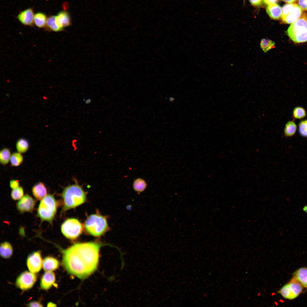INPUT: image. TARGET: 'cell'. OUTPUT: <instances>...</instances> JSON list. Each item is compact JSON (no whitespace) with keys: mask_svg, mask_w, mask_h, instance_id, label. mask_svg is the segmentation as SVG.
<instances>
[{"mask_svg":"<svg viewBox=\"0 0 307 307\" xmlns=\"http://www.w3.org/2000/svg\"><path fill=\"white\" fill-rule=\"evenodd\" d=\"M103 245L98 242H82L62 250V265L69 273L80 279L86 278L97 269Z\"/></svg>","mask_w":307,"mask_h":307,"instance_id":"1","label":"cell"},{"mask_svg":"<svg viewBox=\"0 0 307 307\" xmlns=\"http://www.w3.org/2000/svg\"><path fill=\"white\" fill-rule=\"evenodd\" d=\"M61 196L63 211L74 208L86 201V193L82 187L77 183L69 185L63 189Z\"/></svg>","mask_w":307,"mask_h":307,"instance_id":"2","label":"cell"},{"mask_svg":"<svg viewBox=\"0 0 307 307\" xmlns=\"http://www.w3.org/2000/svg\"><path fill=\"white\" fill-rule=\"evenodd\" d=\"M58 205V201L53 194H47L41 200L37 209V216L42 221L52 223L56 213Z\"/></svg>","mask_w":307,"mask_h":307,"instance_id":"3","label":"cell"},{"mask_svg":"<svg viewBox=\"0 0 307 307\" xmlns=\"http://www.w3.org/2000/svg\"><path fill=\"white\" fill-rule=\"evenodd\" d=\"M286 33L295 43L307 41V14L303 13L298 19L291 24Z\"/></svg>","mask_w":307,"mask_h":307,"instance_id":"4","label":"cell"},{"mask_svg":"<svg viewBox=\"0 0 307 307\" xmlns=\"http://www.w3.org/2000/svg\"><path fill=\"white\" fill-rule=\"evenodd\" d=\"M84 227L88 234L95 237L102 236L109 229L106 218L97 214L91 215L87 218Z\"/></svg>","mask_w":307,"mask_h":307,"instance_id":"5","label":"cell"},{"mask_svg":"<svg viewBox=\"0 0 307 307\" xmlns=\"http://www.w3.org/2000/svg\"><path fill=\"white\" fill-rule=\"evenodd\" d=\"M61 230L62 234L67 238L74 240L77 238L81 234L83 226L77 219L69 218L62 223Z\"/></svg>","mask_w":307,"mask_h":307,"instance_id":"6","label":"cell"},{"mask_svg":"<svg viewBox=\"0 0 307 307\" xmlns=\"http://www.w3.org/2000/svg\"><path fill=\"white\" fill-rule=\"evenodd\" d=\"M303 287L293 279L283 286L277 293L285 298L293 300L297 297L302 292Z\"/></svg>","mask_w":307,"mask_h":307,"instance_id":"7","label":"cell"},{"mask_svg":"<svg viewBox=\"0 0 307 307\" xmlns=\"http://www.w3.org/2000/svg\"><path fill=\"white\" fill-rule=\"evenodd\" d=\"M35 273L25 271L21 273L17 278L16 284L19 289L26 291L31 289L37 280Z\"/></svg>","mask_w":307,"mask_h":307,"instance_id":"8","label":"cell"},{"mask_svg":"<svg viewBox=\"0 0 307 307\" xmlns=\"http://www.w3.org/2000/svg\"><path fill=\"white\" fill-rule=\"evenodd\" d=\"M43 261L40 251L34 252L28 257L27 267L30 272L34 273L39 272L42 267Z\"/></svg>","mask_w":307,"mask_h":307,"instance_id":"9","label":"cell"},{"mask_svg":"<svg viewBox=\"0 0 307 307\" xmlns=\"http://www.w3.org/2000/svg\"><path fill=\"white\" fill-rule=\"evenodd\" d=\"M36 200L31 196L26 194L16 204L18 211L21 213L32 212L34 209Z\"/></svg>","mask_w":307,"mask_h":307,"instance_id":"10","label":"cell"},{"mask_svg":"<svg viewBox=\"0 0 307 307\" xmlns=\"http://www.w3.org/2000/svg\"><path fill=\"white\" fill-rule=\"evenodd\" d=\"M302 10L297 4L285 15L281 17L282 22L286 24H292L298 19L302 14Z\"/></svg>","mask_w":307,"mask_h":307,"instance_id":"11","label":"cell"},{"mask_svg":"<svg viewBox=\"0 0 307 307\" xmlns=\"http://www.w3.org/2000/svg\"><path fill=\"white\" fill-rule=\"evenodd\" d=\"M55 276L52 271H45L42 276L40 282L41 288L43 290H47L52 286H57L55 283Z\"/></svg>","mask_w":307,"mask_h":307,"instance_id":"12","label":"cell"},{"mask_svg":"<svg viewBox=\"0 0 307 307\" xmlns=\"http://www.w3.org/2000/svg\"><path fill=\"white\" fill-rule=\"evenodd\" d=\"M34 16L32 9L28 8L20 12L17 16V18L23 24L30 26L33 25Z\"/></svg>","mask_w":307,"mask_h":307,"instance_id":"13","label":"cell"},{"mask_svg":"<svg viewBox=\"0 0 307 307\" xmlns=\"http://www.w3.org/2000/svg\"><path fill=\"white\" fill-rule=\"evenodd\" d=\"M32 192L34 197L38 200L41 201L47 195V188L42 182L34 184L32 188Z\"/></svg>","mask_w":307,"mask_h":307,"instance_id":"14","label":"cell"},{"mask_svg":"<svg viewBox=\"0 0 307 307\" xmlns=\"http://www.w3.org/2000/svg\"><path fill=\"white\" fill-rule=\"evenodd\" d=\"M56 18L58 25L63 30L71 24L70 16L67 11L63 10L59 12Z\"/></svg>","mask_w":307,"mask_h":307,"instance_id":"15","label":"cell"},{"mask_svg":"<svg viewBox=\"0 0 307 307\" xmlns=\"http://www.w3.org/2000/svg\"><path fill=\"white\" fill-rule=\"evenodd\" d=\"M293 279L304 288H307V267L300 268L293 273Z\"/></svg>","mask_w":307,"mask_h":307,"instance_id":"16","label":"cell"},{"mask_svg":"<svg viewBox=\"0 0 307 307\" xmlns=\"http://www.w3.org/2000/svg\"><path fill=\"white\" fill-rule=\"evenodd\" d=\"M59 265L58 260L52 257H46L43 261L42 267L45 271H54L58 268Z\"/></svg>","mask_w":307,"mask_h":307,"instance_id":"17","label":"cell"},{"mask_svg":"<svg viewBox=\"0 0 307 307\" xmlns=\"http://www.w3.org/2000/svg\"><path fill=\"white\" fill-rule=\"evenodd\" d=\"M266 10L269 16L273 19L278 20L281 17L282 9L276 3L268 5Z\"/></svg>","mask_w":307,"mask_h":307,"instance_id":"18","label":"cell"},{"mask_svg":"<svg viewBox=\"0 0 307 307\" xmlns=\"http://www.w3.org/2000/svg\"><path fill=\"white\" fill-rule=\"evenodd\" d=\"M13 252V248L10 243L7 241H4L1 244L0 254L2 258H9L12 256Z\"/></svg>","mask_w":307,"mask_h":307,"instance_id":"19","label":"cell"},{"mask_svg":"<svg viewBox=\"0 0 307 307\" xmlns=\"http://www.w3.org/2000/svg\"><path fill=\"white\" fill-rule=\"evenodd\" d=\"M16 147L18 152L22 154H24L28 150L29 144L26 139L21 138L18 139L16 142Z\"/></svg>","mask_w":307,"mask_h":307,"instance_id":"20","label":"cell"},{"mask_svg":"<svg viewBox=\"0 0 307 307\" xmlns=\"http://www.w3.org/2000/svg\"><path fill=\"white\" fill-rule=\"evenodd\" d=\"M297 126L293 121H288L285 124L284 129V134L286 137L293 136L295 133Z\"/></svg>","mask_w":307,"mask_h":307,"instance_id":"21","label":"cell"},{"mask_svg":"<svg viewBox=\"0 0 307 307\" xmlns=\"http://www.w3.org/2000/svg\"><path fill=\"white\" fill-rule=\"evenodd\" d=\"M47 18L46 15L42 12H38L34 14V22L36 25L40 28L44 27L46 25Z\"/></svg>","mask_w":307,"mask_h":307,"instance_id":"22","label":"cell"},{"mask_svg":"<svg viewBox=\"0 0 307 307\" xmlns=\"http://www.w3.org/2000/svg\"><path fill=\"white\" fill-rule=\"evenodd\" d=\"M11 154L10 150L4 148L0 151V163L3 165H6L10 161Z\"/></svg>","mask_w":307,"mask_h":307,"instance_id":"23","label":"cell"},{"mask_svg":"<svg viewBox=\"0 0 307 307\" xmlns=\"http://www.w3.org/2000/svg\"><path fill=\"white\" fill-rule=\"evenodd\" d=\"M23 160L24 157L22 154L17 152L11 154L10 162L12 166L16 167L21 165Z\"/></svg>","mask_w":307,"mask_h":307,"instance_id":"24","label":"cell"},{"mask_svg":"<svg viewBox=\"0 0 307 307\" xmlns=\"http://www.w3.org/2000/svg\"><path fill=\"white\" fill-rule=\"evenodd\" d=\"M46 25L50 30L54 32H58L63 30L58 25L56 21V16H51L48 18Z\"/></svg>","mask_w":307,"mask_h":307,"instance_id":"25","label":"cell"},{"mask_svg":"<svg viewBox=\"0 0 307 307\" xmlns=\"http://www.w3.org/2000/svg\"><path fill=\"white\" fill-rule=\"evenodd\" d=\"M147 184L145 181L141 178L135 180L133 183V187L134 190L137 192H143L147 186Z\"/></svg>","mask_w":307,"mask_h":307,"instance_id":"26","label":"cell"},{"mask_svg":"<svg viewBox=\"0 0 307 307\" xmlns=\"http://www.w3.org/2000/svg\"><path fill=\"white\" fill-rule=\"evenodd\" d=\"M260 45L261 48L265 53L267 52L275 47V43L274 42L266 39L262 40Z\"/></svg>","mask_w":307,"mask_h":307,"instance_id":"27","label":"cell"},{"mask_svg":"<svg viewBox=\"0 0 307 307\" xmlns=\"http://www.w3.org/2000/svg\"><path fill=\"white\" fill-rule=\"evenodd\" d=\"M23 188L20 186L12 189L11 193L12 199L14 200H19L24 195Z\"/></svg>","mask_w":307,"mask_h":307,"instance_id":"28","label":"cell"},{"mask_svg":"<svg viewBox=\"0 0 307 307\" xmlns=\"http://www.w3.org/2000/svg\"><path fill=\"white\" fill-rule=\"evenodd\" d=\"M293 117L297 119H301L305 117L306 115V112L303 107L298 106L294 108L293 112Z\"/></svg>","mask_w":307,"mask_h":307,"instance_id":"29","label":"cell"},{"mask_svg":"<svg viewBox=\"0 0 307 307\" xmlns=\"http://www.w3.org/2000/svg\"><path fill=\"white\" fill-rule=\"evenodd\" d=\"M298 131L301 136L307 138V119L301 121L299 123Z\"/></svg>","mask_w":307,"mask_h":307,"instance_id":"30","label":"cell"},{"mask_svg":"<svg viewBox=\"0 0 307 307\" xmlns=\"http://www.w3.org/2000/svg\"><path fill=\"white\" fill-rule=\"evenodd\" d=\"M19 184V181L18 180L12 179L10 181V186L12 189L16 188L19 187L20 186Z\"/></svg>","mask_w":307,"mask_h":307,"instance_id":"31","label":"cell"},{"mask_svg":"<svg viewBox=\"0 0 307 307\" xmlns=\"http://www.w3.org/2000/svg\"><path fill=\"white\" fill-rule=\"evenodd\" d=\"M298 5L303 11H307V0H298Z\"/></svg>","mask_w":307,"mask_h":307,"instance_id":"32","label":"cell"},{"mask_svg":"<svg viewBox=\"0 0 307 307\" xmlns=\"http://www.w3.org/2000/svg\"><path fill=\"white\" fill-rule=\"evenodd\" d=\"M29 307H43L42 304L37 301H33L29 302L27 305Z\"/></svg>","mask_w":307,"mask_h":307,"instance_id":"33","label":"cell"},{"mask_svg":"<svg viewBox=\"0 0 307 307\" xmlns=\"http://www.w3.org/2000/svg\"><path fill=\"white\" fill-rule=\"evenodd\" d=\"M262 0H249L251 4L255 6H259L261 5Z\"/></svg>","mask_w":307,"mask_h":307,"instance_id":"34","label":"cell"},{"mask_svg":"<svg viewBox=\"0 0 307 307\" xmlns=\"http://www.w3.org/2000/svg\"><path fill=\"white\" fill-rule=\"evenodd\" d=\"M265 4L269 5L272 3H276L278 0H262Z\"/></svg>","mask_w":307,"mask_h":307,"instance_id":"35","label":"cell"},{"mask_svg":"<svg viewBox=\"0 0 307 307\" xmlns=\"http://www.w3.org/2000/svg\"><path fill=\"white\" fill-rule=\"evenodd\" d=\"M57 305L51 302H49L47 304V307H55Z\"/></svg>","mask_w":307,"mask_h":307,"instance_id":"36","label":"cell"},{"mask_svg":"<svg viewBox=\"0 0 307 307\" xmlns=\"http://www.w3.org/2000/svg\"><path fill=\"white\" fill-rule=\"evenodd\" d=\"M302 210L305 213L307 214V205H306L304 206L302 208Z\"/></svg>","mask_w":307,"mask_h":307,"instance_id":"37","label":"cell"},{"mask_svg":"<svg viewBox=\"0 0 307 307\" xmlns=\"http://www.w3.org/2000/svg\"><path fill=\"white\" fill-rule=\"evenodd\" d=\"M284 2L289 3H291L294 1L296 0H281Z\"/></svg>","mask_w":307,"mask_h":307,"instance_id":"38","label":"cell"},{"mask_svg":"<svg viewBox=\"0 0 307 307\" xmlns=\"http://www.w3.org/2000/svg\"><path fill=\"white\" fill-rule=\"evenodd\" d=\"M91 101V100L90 99H88L85 101V103L86 104H88L90 103Z\"/></svg>","mask_w":307,"mask_h":307,"instance_id":"39","label":"cell"}]
</instances>
